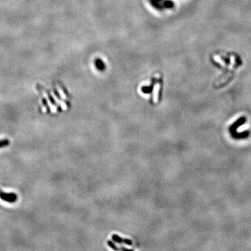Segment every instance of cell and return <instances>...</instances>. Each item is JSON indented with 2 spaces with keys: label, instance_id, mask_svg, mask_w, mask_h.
Returning <instances> with one entry per match:
<instances>
[{
  "label": "cell",
  "instance_id": "obj_1",
  "mask_svg": "<svg viewBox=\"0 0 251 251\" xmlns=\"http://www.w3.org/2000/svg\"><path fill=\"white\" fill-rule=\"evenodd\" d=\"M0 198L4 202L14 203L18 199V196L14 192H6L0 189Z\"/></svg>",
  "mask_w": 251,
  "mask_h": 251
},
{
  "label": "cell",
  "instance_id": "obj_4",
  "mask_svg": "<svg viewBox=\"0 0 251 251\" xmlns=\"http://www.w3.org/2000/svg\"><path fill=\"white\" fill-rule=\"evenodd\" d=\"M10 144V141L8 139H3L0 140V149L8 147Z\"/></svg>",
  "mask_w": 251,
  "mask_h": 251
},
{
  "label": "cell",
  "instance_id": "obj_2",
  "mask_svg": "<svg viewBox=\"0 0 251 251\" xmlns=\"http://www.w3.org/2000/svg\"><path fill=\"white\" fill-rule=\"evenodd\" d=\"M245 121H246V118H245V117H242L239 119L237 120L236 122H234V123L231 126V127L230 128V132H231L232 135H234V134H235L236 133H237V128L241 126L244 124Z\"/></svg>",
  "mask_w": 251,
  "mask_h": 251
},
{
  "label": "cell",
  "instance_id": "obj_3",
  "mask_svg": "<svg viewBox=\"0 0 251 251\" xmlns=\"http://www.w3.org/2000/svg\"><path fill=\"white\" fill-rule=\"evenodd\" d=\"M249 134H250V133L248 131H244L243 133H236L232 135V137L236 139L246 138V137L249 136Z\"/></svg>",
  "mask_w": 251,
  "mask_h": 251
}]
</instances>
